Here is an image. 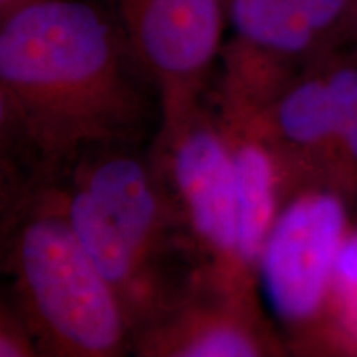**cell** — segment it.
Returning a JSON list of instances; mask_svg holds the SVG:
<instances>
[{
    "instance_id": "8fae6325",
    "label": "cell",
    "mask_w": 357,
    "mask_h": 357,
    "mask_svg": "<svg viewBox=\"0 0 357 357\" xmlns=\"http://www.w3.org/2000/svg\"><path fill=\"white\" fill-rule=\"evenodd\" d=\"M324 77L333 98L337 151L357 166V65L334 63Z\"/></svg>"
},
{
    "instance_id": "6da1fadb",
    "label": "cell",
    "mask_w": 357,
    "mask_h": 357,
    "mask_svg": "<svg viewBox=\"0 0 357 357\" xmlns=\"http://www.w3.org/2000/svg\"><path fill=\"white\" fill-rule=\"evenodd\" d=\"M151 89L106 8L22 0L0 13L2 137L30 189L61 184L91 151L139 144L159 102Z\"/></svg>"
},
{
    "instance_id": "30bf717a",
    "label": "cell",
    "mask_w": 357,
    "mask_h": 357,
    "mask_svg": "<svg viewBox=\"0 0 357 357\" xmlns=\"http://www.w3.org/2000/svg\"><path fill=\"white\" fill-rule=\"evenodd\" d=\"M235 38L281 60L314 55L324 47L293 0H225Z\"/></svg>"
},
{
    "instance_id": "52a82bcc",
    "label": "cell",
    "mask_w": 357,
    "mask_h": 357,
    "mask_svg": "<svg viewBox=\"0 0 357 357\" xmlns=\"http://www.w3.org/2000/svg\"><path fill=\"white\" fill-rule=\"evenodd\" d=\"M142 356L255 357L270 354L252 288L207 275L185 300L132 336Z\"/></svg>"
},
{
    "instance_id": "8992f818",
    "label": "cell",
    "mask_w": 357,
    "mask_h": 357,
    "mask_svg": "<svg viewBox=\"0 0 357 357\" xmlns=\"http://www.w3.org/2000/svg\"><path fill=\"white\" fill-rule=\"evenodd\" d=\"M346 236L344 205L331 192H306L276 217L258 271L284 323L305 324L323 310Z\"/></svg>"
},
{
    "instance_id": "ba28073f",
    "label": "cell",
    "mask_w": 357,
    "mask_h": 357,
    "mask_svg": "<svg viewBox=\"0 0 357 357\" xmlns=\"http://www.w3.org/2000/svg\"><path fill=\"white\" fill-rule=\"evenodd\" d=\"M229 147L235 167L240 255L253 273L276 220V166L270 147L248 124Z\"/></svg>"
},
{
    "instance_id": "2e32d148",
    "label": "cell",
    "mask_w": 357,
    "mask_h": 357,
    "mask_svg": "<svg viewBox=\"0 0 357 357\" xmlns=\"http://www.w3.org/2000/svg\"><path fill=\"white\" fill-rule=\"evenodd\" d=\"M22 2V0H0V13L8 10V8L15 6V3Z\"/></svg>"
},
{
    "instance_id": "5b68a950",
    "label": "cell",
    "mask_w": 357,
    "mask_h": 357,
    "mask_svg": "<svg viewBox=\"0 0 357 357\" xmlns=\"http://www.w3.org/2000/svg\"><path fill=\"white\" fill-rule=\"evenodd\" d=\"M154 154L176 192L208 275L231 287L252 288V271L240 255L235 167L225 137L202 109L172 137L155 144Z\"/></svg>"
},
{
    "instance_id": "7a4b0ae2",
    "label": "cell",
    "mask_w": 357,
    "mask_h": 357,
    "mask_svg": "<svg viewBox=\"0 0 357 357\" xmlns=\"http://www.w3.org/2000/svg\"><path fill=\"white\" fill-rule=\"evenodd\" d=\"M63 182L68 220L113 288L132 341L208 275L176 192L158 155L139 144L91 151Z\"/></svg>"
},
{
    "instance_id": "9c48e42d",
    "label": "cell",
    "mask_w": 357,
    "mask_h": 357,
    "mask_svg": "<svg viewBox=\"0 0 357 357\" xmlns=\"http://www.w3.org/2000/svg\"><path fill=\"white\" fill-rule=\"evenodd\" d=\"M265 113L236 114L258 134L275 132L294 149L328 153L337 149L333 98L324 73L312 75L287 91Z\"/></svg>"
},
{
    "instance_id": "7c38bea8",
    "label": "cell",
    "mask_w": 357,
    "mask_h": 357,
    "mask_svg": "<svg viewBox=\"0 0 357 357\" xmlns=\"http://www.w3.org/2000/svg\"><path fill=\"white\" fill-rule=\"evenodd\" d=\"M329 298L346 333L357 342V234L346 236L334 270Z\"/></svg>"
},
{
    "instance_id": "277c9868",
    "label": "cell",
    "mask_w": 357,
    "mask_h": 357,
    "mask_svg": "<svg viewBox=\"0 0 357 357\" xmlns=\"http://www.w3.org/2000/svg\"><path fill=\"white\" fill-rule=\"evenodd\" d=\"M134 58L160 101L155 142L181 131L202 100L225 29V0H111Z\"/></svg>"
},
{
    "instance_id": "4fadbf2b",
    "label": "cell",
    "mask_w": 357,
    "mask_h": 357,
    "mask_svg": "<svg viewBox=\"0 0 357 357\" xmlns=\"http://www.w3.org/2000/svg\"><path fill=\"white\" fill-rule=\"evenodd\" d=\"M311 29L326 43L339 32L351 12L354 0H293Z\"/></svg>"
},
{
    "instance_id": "9a60e30c",
    "label": "cell",
    "mask_w": 357,
    "mask_h": 357,
    "mask_svg": "<svg viewBox=\"0 0 357 357\" xmlns=\"http://www.w3.org/2000/svg\"><path fill=\"white\" fill-rule=\"evenodd\" d=\"M339 32H349L351 35L357 37V0H354V6H352L351 12L347 13L344 24L339 29Z\"/></svg>"
},
{
    "instance_id": "3957f363",
    "label": "cell",
    "mask_w": 357,
    "mask_h": 357,
    "mask_svg": "<svg viewBox=\"0 0 357 357\" xmlns=\"http://www.w3.org/2000/svg\"><path fill=\"white\" fill-rule=\"evenodd\" d=\"M7 234L12 310L38 354L116 357L131 349L118 298L75 234L56 185L30 189Z\"/></svg>"
},
{
    "instance_id": "5bb4252c",
    "label": "cell",
    "mask_w": 357,
    "mask_h": 357,
    "mask_svg": "<svg viewBox=\"0 0 357 357\" xmlns=\"http://www.w3.org/2000/svg\"><path fill=\"white\" fill-rule=\"evenodd\" d=\"M38 354L32 336L22 323L19 316L8 307L7 312H2V334H0V356H33Z\"/></svg>"
}]
</instances>
